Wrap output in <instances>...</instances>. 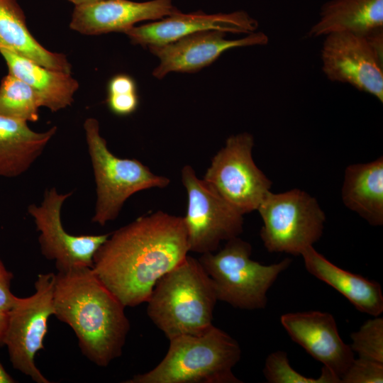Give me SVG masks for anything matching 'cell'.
Instances as JSON below:
<instances>
[{"instance_id": "cell-1", "label": "cell", "mask_w": 383, "mask_h": 383, "mask_svg": "<svg viewBox=\"0 0 383 383\" xmlns=\"http://www.w3.org/2000/svg\"><path fill=\"white\" fill-rule=\"evenodd\" d=\"M189 252L183 218L158 211L110 233L91 268L125 307H134Z\"/></svg>"}, {"instance_id": "cell-2", "label": "cell", "mask_w": 383, "mask_h": 383, "mask_svg": "<svg viewBox=\"0 0 383 383\" xmlns=\"http://www.w3.org/2000/svg\"><path fill=\"white\" fill-rule=\"evenodd\" d=\"M52 303L54 315L72 328L91 362L106 367L121 355L130 331L126 307L91 267L58 271Z\"/></svg>"}, {"instance_id": "cell-3", "label": "cell", "mask_w": 383, "mask_h": 383, "mask_svg": "<svg viewBox=\"0 0 383 383\" xmlns=\"http://www.w3.org/2000/svg\"><path fill=\"white\" fill-rule=\"evenodd\" d=\"M218 301L212 279L199 259L188 255L156 283L147 314L168 340L199 335L212 326Z\"/></svg>"}, {"instance_id": "cell-4", "label": "cell", "mask_w": 383, "mask_h": 383, "mask_svg": "<svg viewBox=\"0 0 383 383\" xmlns=\"http://www.w3.org/2000/svg\"><path fill=\"white\" fill-rule=\"evenodd\" d=\"M168 350L153 369L126 383H240L233 368L241 356L235 339L213 325L199 335L171 338Z\"/></svg>"}, {"instance_id": "cell-5", "label": "cell", "mask_w": 383, "mask_h": 383, "mask_svg": "<svg viewBox=\"0 0 383 383\" xmlns=\"http://www.w3.org/2000/svg\"><path fill=\"white\" fill-rule=\"evenodd\" d=\"M86 143L96 184V199L91 221L101 226L114 221L125 202L143 190L167 187L170 179L156 174L135 158H121L109 149L99 121L84 122Z\"/></svg>"}, {"instance_id": "cell-6", "label": "cell", "mask_w": 383, "mask_h": 383, "mask_svg": "<svg viewBox=\"0 0 383 383\" xmlns=\"http://www.w3.org/2000/svg\"><path fill=\"white\" fill-rule=\"evenodd\" d=\"M251 253V245L238 236L217 252L201 254L199 260L213 281L218 301L246 310L267 306L269 289L292 259L265 265L252 260Z\"/></svg>"}, {"instance_id": "cell-7", "label": "cell", "mask_w": 383, "mask_h": 383, "mask_svg": "<svg viewBox=\"0 0 383 383\" xmlns=\"http://www.w3.org/2000/svg\"><path fill=\"white\" fill-rule=\"evenodd\" d=\"M257 210L263 221L260 238L270 252L301 255L323 234L325 213L316 199L301 189L270 192Z\"/></svg>"}, {"instance_id": "cell-8", "label": "cell", "mask_w": 383, "mask_h": 383, "mask_svg": "<svg viewBox=\"0 0 383 383\" xmlns=\"http://www.w3.org/2000/svg\"><path fill=\"white\" fill-rule=\"evenodd\" d=\"M321 68L331 82L348 84L383 102V28L362 35L348 32L324 36Z\"/></svg>"}, {"instance_id": "cell-9", "label": "cell", "mask_w": 383, "mask_h": 383, "mask_svg": "<svg viewBox=\"0 0 383 383\" xmlns=\"http://www.w3.org/2000/svg\"><path fill=\"white\" fill-rule=\"evenodd\" d=\"M55 277L52 272L39 274L35 292L26 298L16 297L7 313L3 345L7 347L13 368L37 383L50 382L38 369L34 359L44 348L48 319L54 315Z\"/></svg>"}, {"instance_id": "cell-10", "label": "cell", "mask_w": 383, "mask_h": 383, "mask_svg": "<svg viewBox=\"0 0 383 383\" xmlns=\"http://www.w3.org/2000/svg\"><path fill=\"white\" fill-rule=\"evenodd\" d=\"M187 194L183 218L189 252H216L222 241L239 236L243 230V215L231 206L189 165L181 170Z\"/></svg>"}, {"instance_id": "cell-11", "label": "cell", "mask_w": 383, "mask_h": 383, "mask_svg": "<svg viewBox=\"0 0 383 383\" xmlns=\"http://www.w3.org/2000/svg\"><path fill=\"white\" fill-rule=\"evenodd\" d=\"M253 146L249 133L229 136L203 178L243 215L257 210L272 186L253 160Z\"/></svg>"}, {"instance_id": "cell-12", "label": "cell", "mask_w": 383, "mask_h": 383, "mask_svg": "<svg viewBox=\"0 0 383 383\" xmlns=\"http://www.w3.org/2000/svg\"><path fill=\"white\" fill-rule=\"evenodd\" d=\"M72 192L62 194L55 187L47 189L41 203L31 204L28 212L39 232L42 254L55 262L57 271L79 267H91L100 246L110 233L72 235L63 227L61 211L64 202Z\"/></svg>"}, {"instance_id": "cell-13", "label": "cell", "mask_w": 383, "mask_h": 383, "mask_svg": "<svg viewBox=\"0 0 383 383\" xmlns=\"http://www.w3.org/2000/svg\"><path fill=\"white\" fill-rule=\"evenodd\" d=\"M226 33L207 30L194 33L174 42L148 47L160 59L152 75L162 79L168 73L194 72L210 65L225 51L240 47L265 45L269 38L263 32H253L235 40L225 38Z\"/></svg>"}, {"instance_id": "cell-14", "label": "cell", "mask_w": 383, "mask_h": 383, "mask_svg": "<svg viewBox=\"0 0 383 383\" xmlns=\"http://www.w3.org/2000/svg\"><path fill=\"white\" fill-rule=\"evenodd\" d=\"M258 22L244 11L207 14L178 11L160 21L133 26L123 32L135 45L143 47L162 45L187 35L207 30L247 33L255 32Z\"/></svg>"}, {"instance_id": "cell-15", "label": "cell", "mask_w": 383, "mask_h": 383, "mask_svg": "<svg viewBox=\"0 0 383 383\" xmlns=\"http://www.w3.org/2000/svg\"><path fill=\"white\" fill-rule=\"evenodd\" d=\"M289 337L341 381L355 359L340 338L334 317L318 311L287 313L280 318Z\"/></svg>"}, {"instance_id": "cell-16", "label": "cell", "mask_w": 383, "mask_h": 383, "mask_svg": "<svg viewBox=\"0 0 383 383\" xmlns=\"http://www.w3.org/2000/svg\"><path fill=\"white\" fill-rule=\"evenodd\" d=\"M179 11L172 0H151L137 2L130 0H101L76 6L70 27L82 34L96 35L122 32L136 23L157 20Z\"/></svg>"}, {"instance_id": "cell-17", "label": "cell", "mask_w": 383, "mask_h": 383, "mask_svg": "<svg viewBox=\"0 0 383 383\" xmlns=\"http://www.w3.org/2000/svg\"><path fill=\"white\" fill-rule=\"evenodd\" d=\"M301 255L311 274L343 295L358 311L374 317L383 312V294L379 283L336 266L313 246L305 249Z\"/></svg>"}, {"instance_id": "cell-18", "label": "cell", "mask_w": 383, "mask_h": 383, "mask_svg": "<svg viewBox=\"0 0 383 383\" xmlns=\"http://www.w3.org/2000/svg\"><path fill=\"white\" fill-rule=\"evenodd\" d=\"M9 73L27 83L41 107L56 112L72 105L79 88L71 73L52 70L6 50H0Z\"/></svg>"}, {"instance_id": "cell-19", "label": "cell", "mask_w": 383, "mask_h": 383, "mask_svg": "<svg viewBox=\"0 0 383 383\" xmlns=\"http://www.w3.org/2000/svg\"><path fill=\"white\" fill-rule=\"evenodd\" d=\"M57 127L33 131L28 122L0 115V177L25 173L43 152Z\"/></svg>"}, {"instance_id": "cell-20", "label": "cell", "mask_w": 383, "mask_h": 383, "mask_svg": "<svg viewBox=\"0 0 383 383\" xmlns=\"http://www.w3.org/2000/svg\"><path fill=\"white\" fill-rule=\"evenodd\" d=\"M383 28V0H329L308 32L310 38L348 32L365 35Z\"/></svg>"}, {"instance_id": "cell-21", "label": "cell", "mask_w": 383, "mask_h": 383, "mask_svg": "<svg viewBox=\"0 0 383 383\" xmlns=\"http://www.w3.org/2000/svg\"><path fill=\"white\" fill-rule=\"evenodd\" d=\"M343 204L371 226L383 224V157L353 164L345 170L341 189Z\"/></svg>"}, {"instance_id": "cell-22", "label": "cell", "mask_w": 383, "mask_h": 383, "mask_svg": "<svg viewBox=\"0 0 383 383\" xmlns=\"http://www.w3.org/2000/svg\"><path fill=\"white\" fill-rule=\"evenodd\" d=\"M0 50H6L46 67L71 73L65 55L48 50L28 28L17 0H0Z\"/></svg>"}, {"instance_id": "cell-23", "label": "cell", "mask_w": 383, "mask_h": 383, "mask_svg": "<svg viewBox=\"0 0 383 383\" xmlns=\"http://www.w3.org/2000/svg\"><path fill=\"white\" fill-rule=\"evenodd\" d=\"M39 99L25 82L8 73L0 84V115L35 122L39 119Z\"/></svg>"}, {"instance_id": "cell-24", "label": "cell", "mask_w": 383, "mask_h": 383, "mask_svg": "<svg viewBox=\"0 0 383 383\" xmlns=\"http://www.w3.org/2000/svg\"><path fill=\"white\" fill-rule=\"evenodd\" d=\"M263 373L270 383H341L340 379L324 366L318 378L304 376L290 365L287 353L281 350L267 356Z\"/></svg>"}, {"instance_id": "cell-25", "label": "cell", "mask_w": 383, "mask_h": 383, "mask_svg": "<svg viewBox=\"0 0 383 383\" xmlns=\"http://www.w3.org/2000/svg\"><path fill=\"white\" fill-rule=\"evenodd\" d=\"M353 353L360 358L383 363V318L379 316L367 320L360 329L350 334Z\"/></svg>"}, {"instance_id": "cell-26", "label": "cell", "mask_w": 383, "mask_h": 383, "mask_svg": "<svg viewBox=\"0 0 383 383\" xmlns=\"http://www.w3.org/2000/svg\"><path fill=\"white\" fill-rule=\"evenodd\" d=\"M379 382H383V363L360 357L354 359L341 377V383Z\"/></svg>"}, {"instance_id": "cell-27", "label": "cell", "mask_w": 383, "mask_h": 383, "mask_svg": "<svg viewBox=\"0 0 383 383\" xmlns=\"http://www.w3.org/2000/svg\"><path fill=\"white\" fill-rule=\"evenodd\" d=\"M106 104L113 113L120 116H128L138 109V92L107 94Z\"/></svg>"}, {"instance_id": "cell-28", "label": "cell", "mask_w": 383, "mask_h": 383, "mask_svg": "<svg viewBox=\"0 0 383 383\" xmlns=\"http://www.w3.org/2000/svg\"><path fill=\"white\" fill-rule=\"evenodd\" d=\"M12 277L0 260V311L6 313L11 309L17 297L10 289Z\"/></svg>"}, {"instance_id": "cell-29", "label": "cell", "mask_w": 383, "mask_h": 383, "mask_svg": "<svg viewBox=\"0 0 383 383\" xmlns=\"http://www.w3.org/2000/svg\"><path fill=\"white\" fill-rule=\"evenodd\" d=\"M137 92L134 79L126 74H118L111 78L107 86L108 94Z\"/></svg>"}, {"instance_id": "cell-30", "label": "cell", "mask_w": 383, "mask_h": 383, "mask_svg": "<svg viewBox=\"0 0 383 383\" xmlns=\"http://www.w3.org/2000/svg\"><path fill=\"white\" fill-rule=\"evenodd\" d=\"M7 323V313L0 311V345H3L4 335Z\"/></svg>"}, {"instance_id": "cell-31", "label": "cell", "mask_w": 383, "mask_h": 383, "mask_svg": "<svg viewBox=\"0 0 383 383\" xmlns=\"http://www.w3.org/2000/svg\"><path fill=\"white\" fill-rule=\"evenodd\" d=\"M15 380L5 370L0 362V383H13Z\"/></svg>"}, {"instance_id": "cell-32", "label": "cell", "mask_w": 383, "mask_h": 383, "mask_svg": "<svg viewBox=\"0 0 383 383\" xmlns=\"http://www.w3.org/2000/svg\"><path fill=\"white\" fill-rule=\"evenodd\" d=\"M68 1L74 4V6H81L89 4H92L101 0H67Z\"/></svg>"}]
</instances>
